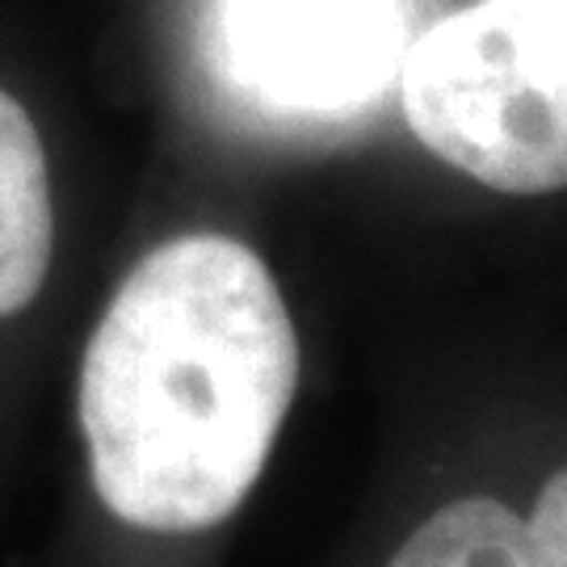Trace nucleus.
I'll use <instances>...</instances> for the list:
<instances>
[{"instance_id":"obj_6","label":"nucleus","mask_w":567,"mask_h":567,"mask_svg":"<svg viewBox=\"0 0 567 567\" xmlns=\"http://www.w3.org/2000/svg\"><path fill=\"white\" fill-rule=\"evenodd\" d=\"M538 567H567V471H555L526 517Z\"/></svg>"},{"instance_id":"obj_2","label":"nucleus","mask_w":567,"mask_h":567,"mask_svg":"<svg viewBox=\"0 0 567 567\" xmlns=\"http://www.w3.org/2000/svg\"><path fill=\"white\" fill-rule=\"evenodd\" d=\"M404 114L480 185L567 189V0H475L429 25L404 60Z\"/></svg>"},{"instance_id":"obj_4","label":"nucleus","mask_w":567,"mask_h":567,"mask_svg":"<svg viewBox=\"0 0 567 567\" xmlns=\"http://www.w3.org/2000/svg\"><path fill=\"white\" fill-rule=\"evenodd\" d=\"M55 252V206L39 126L0 89V316L39 299Z\"/></svg>"},{"instance_id":"obj_1","label":"nucleus","mask_w":567,"mask_h":567,"mask_svg":"<svg viewBox=\"0 0 567 567\" xmlns=\"http://www.w3.org/2000/svg\"><path fill=\"white\" fill-rule=\"evenodd\" d=\"M295 386L299 337L248 244L198 231L152 248L81 362L97 496L152 534L219 526L261 480Z\"/></svg>"},{"instance_id":"obj_5","label":"nucleus","mask_w":567,"mask_h":567,"mask_svg":"<svg viewBox=\"0 0 567 567\" xmlns=\"http://www.w3.org/2000/svg\"><path fill=\"white\" fill-rule=\"evenodd\" d=\"M386 567H538L526 522L492 496L437 508Z\"/></svg>"},{"instance_id":"obj_3","label":"nucleus","mask_w":567,"mask_h":567,"mask_svg":"<svg viewBox=\"0 0 567 567\" xmlns=\"http://www.w3.org/2000/svg\"><path fill=\"white\" fill-rule=\"evenodd\" d=\"M386 39V0H227L244 76L311 105L362 89Z\"/></svg>"}]
</instances>
